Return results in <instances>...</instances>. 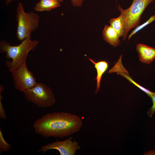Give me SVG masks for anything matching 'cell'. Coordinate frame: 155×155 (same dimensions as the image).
I'll use <instances>...</instances> for the list:
<instances>
[{"label": "cell", "instance_id": "obj_12", "mask_svg": "<svg viewBox=\"0 0 155 155\" xmlns=\"http://www.w3.org/2000/svg\"><path fill=\"white\" fill-rule=\"evenodd\" d=\"M60 6V2L57 0H40L36 4L34 9L36 11H50Z\"/></svg>", "mask_w": 155, "mask_h": 155}, {"label": "cell", "instance_id": "obj_4", "mask_svg": "<svg viewBox=\"0 0 155 155\" xmlns=\"http://www.w3.org/2000/svg\"><path fill=\"white\" fill-rule=\"evenodd\" d=\"M154 0H133L130 6L124 9L119 5L118 8L120 12L125 28L123 40H125L128 33L133 28L139 26L141 16L145 9Z\"/></svg>", "mask_w": 155, "mask_h": 155}, {"label": "cell", "instance_id": "obj_3", "mask_svg": "<svg viewBox=\"0 0 155 155\" xmlns=\"http://www.w3.org/2000/svg\"><path fill=\"white\" fill-rule=\"evenodd\" d=\"M39 16L33 11L26 12L23 5L19 2L16 11L17 23L16 36L20 41L31 38L32 32L36 30L39 25Z\"/></svg>", "mask_w": 155, "mask_h": 155}, {"label": "cell", "instance_id": "obj_7", "mask_svg": "<svg viewBox=\"0 0 155 155\" xmlns=\"http://www.w3.org/2000/svg\"><path fill=\"white\" fill-rule=\"evenodd\" d=\"M72 137H69L64 140L57 141L41 147L39 152L44 153L52 149L57 150L61 155H74L77 151L81 148L78 143L72 141Z\"/></svg>", "mask_w": 155, "mask_h": 155}, {"label": "cell", "instance_id": "obj_13", "mask_svg": "<svg viewBox=\"0 0 155 155\" xmlns=\"http://www.w3.org/2000/svg\"><path fill=\"white\" fill-rule=\"evenodd\" d=\"M110 26L117 32L120 37L122 38L124 33V26L120 15L116 18H111L109 21Z\"/></svg>", "mask_w": 155, "mask_h": 155}, {"label": "cell", "instance_id": "obj_2", "mask_svg": "<svg viewBox=\"0 0 155 155\" xmlns=\"http://www.w3.org/2000/svg\"><path fill=\"white\" fill-rule=\"evenodd\" d=\"M39 43L38 40L26 38L19 45H11L5 40L0 42V52L5 53V57L11 61H6L5 65L11 72L20 67L25 62L29 52L34 50Z\"/></svg>", "mask_w": 155, "mask_h": 155}, {"label": "cell", "instance_id": "obj_16", "mask_svg": "<svg viewBox=\"0 0 155 155\" xmlns=\"http://www.w3.org/2000/svg\"><path fill=\"white\" fill-rule=\"evenodd\" d=\"M150 97L152 100V105L148 109L147 113L148 115L151 117L155 112V92H152Z\"/></svg>", "mask_w": 155, "mask_h": 155}, {"label": "cell", "instance_id": "obj_10", "mask_svg": "<svg viewBox=\"0 0 155 155\" xmlns=\"http://www.w3.org/2000/svg\"><path fill=\"white\" fill-rule=\"evenodd\" d=\"M88 59L94 64L97 71L96 76L95 78L96 81V88L95 93L96 94L100 89L102 76L108 69L109 67V63L105 60L96 62L91 58Z\"/></svg>", "mask_w": 155, "mask_h": 155}, {"label": "cell", "instance_id": "obj_14", "mask_svg": "<svg viewBox=\"0 0 155 155\" xmlns=\"http://www.w3.org/2000/svg\"><path fill=\"white\" fill-rule=\"evenodd\" d=\"M11 145L7 143L5 140L2 132L0 129V153L1 154L3 152H7L11 148Z\"/></svg>", "mask_w": 155, "mask_h": 155}, {"label": "cell", "instance_id": "obj_15", "mask_svg": "<svg viewBox=\"0 0 155 155\" xmlns=\"http://www.w3.org/2000/svg\"><path fill=\"white\" fill-rule=\"evenodd\" d=\"M155 20V15H153L151 16L150 18L145 22L141 25L140 26H138L136 27L133 30L131 33L129 35L128 37V40H129L130 38L134 34L136 33L137 32L140 30L142 28L146 26H147L149 24Z\"/></svg>", "mask_w": 155, "mask_h": 155}, {"label": "cell", "instance_id": "obj_20", "mask_svg": "<svg viewBox=\"0 0 155 155\" xmlns=\"http://www.w3.org/2000/svg\"><path fill=\"white\" fill-rule=\"evenodd\" d=\"M149 154H155V150L153 151H152V152H150V153H149Z\"/></svg>", "mask_w": 155, "mask_h": 155}, {"label": "cell", "instance_id": "obj_8", "mask_svg": "<svg viewBox=\"0 0 155 155\" xmlns=\"http://www.w3.org/2000/svg\"><path fill=\"white\" fill-rule=\"evenodd\" d=\"M139 59L142 63L147 64L152 62L155 58V48L140 43L136 46Z\"/></svg>", "mask_w": 155, "mask_h": 155}, {"label": "cell", "instance_id": "obj_21", "mask_svg": "<svg viewBox=\"0 0 155 155\" xmlns=\"http://www.w3.org/2000/svg\"><path fill=\"white\" fill-rule=\"evenodd\" d=\"M57 0L61 3V2H63V1L64 0Z\"/></svg>", "mask_w": 155, "mask_h": 155}, {"label": "cell", "instance_id": "obj_17", "mask_svg": "<svg viewBox=\"0 0 155 155\" xmlns=\"http://www.w3.org/2000/svg\"><path fill=\"white\" fill-rule=\"evenodd\" d=\"M1 92H0V117L2 119L6 120L7 119V116L1 101L3 98L1 94Z\"/></svg>", "mask_w": 155, "mask_h": 155}, {"label": "cell", "instance_id": "obj_11", "mask_svg": "<svg viewBox=\"0 0 155 155\" xmlns=\"http://www.w3.org/2000/svg\"><path fill=\"white\" fill-rule=\"evenodd\" d=\"M114 72L122 75L127 79L130 83L133 84L136 87L146 93L149 97L152 92L141 86L134 81L129 75V73L123 66L122 63L117 65L114 69Z\"/></svg>", "mask_w": 155, "mask_h": 155}, {"label": "cell", "instance_id": "obj_1", "mask_svg": "<svg viewBox=\"0 0 155 155\" xmlns=\"http://www.w3.org/2000/svg\"><path fill=\"white\" fill-rule=\"evenodd\" d=\"M79 116L63 112L48 113L33 124L35 132L42 137L61 138L79 131L83 126Z\"/></svg>", "mask_w": 155, "mask_h": 155}, {"label": "cell", "instance_id": "obj_19", "mask_svg": "<svg viewBox=\"0 0 155 155\" xmlns=\"http://www.w3.org/2000/svg\"><path fill=\"white\" fill-rule=\"evenodd\" d=\"M16 0H6V3L7 5H8L12 1Z\"/></svg>", "mask_w": 155, "mask_h": 155}, {"label": "cell", "instance_id": "obj_9", "mask_svg": "<svg viewBox=\"0 0 155 155\" xmlns=\"http://www.w3.org/2000/svg\"><path fill=\"white\" fill-rule=\"evenodd\" d=\"M102 34L104 39L111 45L115 47L120 44V37L117 32L110 25H105Z\"/></svg>", "mask_w": 155, "mask_h": 155}, {"label": "cell", "instance_id": "obj_5", "mask_svg": "<svg viewBox=\"0 0 155 155\" xmlns=\"http://www.w3.org/2000/svg\"><path fill=\"white\" fill-rule=\"evenodd\" d=\"M25 98L37 106L43 108L52 106L56 100L51 89L45 84L37 83L24 92Z\"/></svg>", "mask_w": 155, "mask_h": 155}, {"label": "cell", "instance_id": "obj_6", "mask_svg": "<svg viewBox=\"0 0 155 155\" xmlns=\"http://www.w3.org/2000/svg\"><path fill=\"white\" fill-rule=\"evenodd\" d=\"M11 73L14 87L20 92H24L37 83L33 73L28 69L26 61Z\"/></svg>", "mask_w": 155, "mask_h": 155}, {"label": "cell", "instance_id": "obj_18", "mask_svg": "<svg viewBox=\"0 0 155 155\" xmlns=\"http://www.w3.org/2000/svg\"><path fill=\"white\" fill-rule=\"evenodd\" d=\"M84 0H71L72 5L76 7H81Z\"/></svg>", "mask_w": 155, "mask_h": 155}]
</instances>
